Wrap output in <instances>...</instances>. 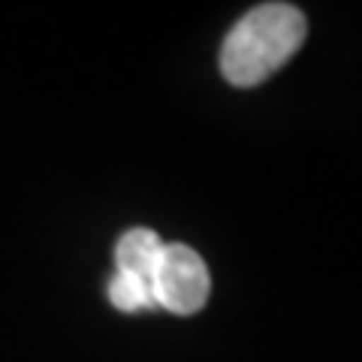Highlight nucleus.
<instances>
[{
    "label": "nucleus",
    "mask_w": 362,
    "mask_h": 362,
    "mask_svg": "<svg viewBox=\"0 0 362 362\" xmlns=\"http://www.w3.org/2000/svg\"><path fill=\"white\" fill-rule=\"evenodd\" d=\"M308 21L293 4H259L235 21L221 45V73L235 88H254L302 49Z\"/></svg>",
    "instance_id": "1"
},
{
    "label": "nucleus",
    "mask_w": 362,
    "mask_h": 362,
    "mask_svg": "<svg viewBox=\"0 0 362 362\" xmlns=\"http://www.w3.org/2000/svg\"><path fill=\"white\" fill-rule=\"evenodd\" d=\"M109 302L115 305L118 311H145V308H154V287L142 278H133V275H121L115 272V278L109 281Z\"/></svg>",
    "instance_id": "4"
},
{
    "label": "nucleus",
    "mask_w": 362,
    "mask_h": 362,
    "mask_svg": "<svg viewBox=\"0 0 362 362\" xmlns=\"http://www.w3.org/2000/svg\"><path fill=\"white\" fill-rule=\"evenodd\" d=\"M211 278L202 257L187 245H163L154 269V302L173 314H197L209 302Z\"/></svg>",
    "instance_id": "2"
},
{
    "label": "nucleus",
    "mask_w": 362,
    "mask_h": 362,
    "mask_svg": "<svg viewBox=\"0 0 362 362\" xmlns=\"http://www.w3.org/2000/svg\"><path fill=\"white\" fill-rule=\"evenodd\" d=\"M163 254V242L154 230H145V226H136L127 230L115 245V266L121 275H133L142 278L154 287V269L160 263Z\"/></svg>",
    "instance_id": "3"
}]
</instances>
